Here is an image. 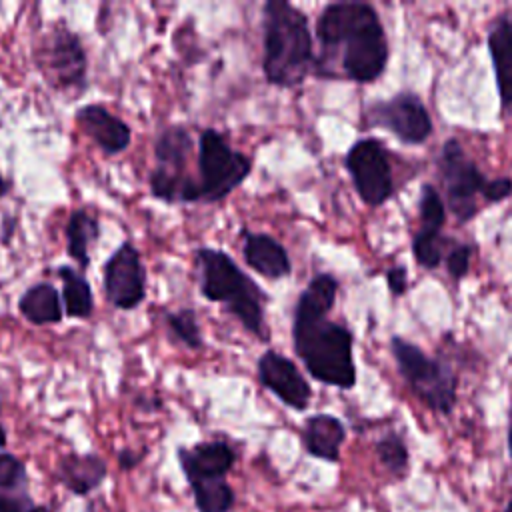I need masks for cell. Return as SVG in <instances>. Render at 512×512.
<instances>
[{
	"instance_id": "8fae6325",
	"label": "cell",
	"mask_w": 512,
	"mask_h": 512,
	"mask_svg": "<svg viewBox=\"0 0 512 512\" xmlns=\"http://www.w3.org/2000/svg\"><path fill=\"white\" fill-rule=\"evenodd\" d=\"M104 294L118 310H134L146 296V270L138 248L122 242L104 262Z\"/></svg>"
},
{
	"instance_id": "d4e9b609",
	"label": "cell",
	"mask_w": 512,
	"mask_h": 512,
	"mask_svg": "<svg viewBox=\"0 0 512 512\" xmlns=\"http://www.w3.org/2000/svg\"><path fill=\"white\" fill-rule=\"evenodd\" d=\"M376 456L382 466L394 474L404 476L408 470V448L398 434H386L376 442Z\"/></svg>"
},
{
	"instance_id": "6da1fadb",
	"label": "cell",
	"mask_w": 512,
	"mask_h": 512,
	"mask_svg": "<svg viewBox=\"0 0 512 512\" xmlns=\"http://www.w3.org/2000/svg\"><path fill=\"white\" fill-rule=\"evenodd\" d=\"M338 282L330 274H318L298 296L292 324V340L306 370L322 384L348 390L356 382L352 358V334L346 326L332 322Z\"/></svg>"
},
{
	"instance_id": "1f68e13d",
	"label": "cell",
	"mask_w": 512,
	"mask_h": 512,
	"mask_svg": "<svg viewBox=\"0 0 512 512\" xmlns=\"http://www.w3.org/2000/svg\"><path fill=\"white\" fill-rule=\"evenodd\" d=\"M386 278H388V286L394 294H404L406 292V288H408L406 268H390L386 272Z\"/></svg>"
},
{
	"instance_id": "9a60e30c",
	"label": "cell",
	"mask_w": 512,
	"mask_h": 512,
	"mask_svg": "<svg viewBox=\"0 0 512 512\" xmlns=\"http://www.w3.org/2000/svg\"><path fill=\"white\" fill-rule=\"evenodd\" d=\"M76 122L88 138L108 156L120 154L132 140L130 126L102 104H84L76 110Z\"/></svg>"
},
{
	"instance_id": "d590c367",
	"label": "cell",
	"mask_w": 512,
	"mask_h": 512,
	"mask_svg": "<svg viewBox=\"0 0 512 512\" xmlns=\"http://www.w3.org/2000/svg\"><path fill=\"white\" fill-rule=\"evenodd\" d=\"M28 512H52L48 506H44V504H34Z\"/></svg>"
},
{
	"instance_id": "e575fe53",
	"label": "cell",
	"mask_w": 512,
	"mask_h": 512,
	"mask_svg": "<svg viewBox=\"0 0 512 512\" xmlns=\"http://www.w3.org/2000/svg\"><path fill=\"white\" fill-rule=\"evenodd\" d=\"M8 442V434H6V428L0 424V448H4Z\"/></svg>"
},
{
	"instance_id": "83f0119b",
	"label": "cell",
	"mask_w": 512,
	"mask_h": 512,
	"mask_svg": "<svg viewBox=\"0 0 512 512\" xmlns=\"http://www.w3.org/2000/svg\"><path fill=\"white\" fill-rule=\"evenodd\" d=\"M26 484H28L26 464L10 452H0V492L26 490Z\"/></svg>"
},
{
	"instance_id": "e0dca14e",
	"label": "cell",
	"mask_w": 512,
	"mask_h": 512,
	"mask_svg": "<svg viewBox=\"0 0 512 512\" xmlns=\"http://www.w3.org/2000/svg\"><path fill=\"white\" fill-rule=\"evenodd\" d=\"M242 256L254 272L270 280L284 278L292 270L286 248L268 234L242 230Z\"/></svg>"
},
{
	"instance_id": "836d02e7",
	"label": "cell",
	"mask_w": 512,
	"mask_h": 512,
	"mask_svg": "<svg viewBox=\"0 0 512 512\" xmlns=\"http://www.w3.org/2000/svg\"><path fill=\"white\" fill-rule=\"evenodd\" d=\"M8 194V182L4 180V176H2V172H0V198H4Z\"/></svg>"
},
{
	"instance_id": "74e56055",
	"label": "cell",
	"mask_w": 512,
	"mask_h": 512,
	"mask_svg": "<svg viewBox=\"0 0 512 512\" xmlns=\"http://www.w3.org/2000/svg\"><path fill=\"white\" fill-rule=\"evenodd\" d=\"M504 512H512V498L508 500V504H506V508H504Z\"/></svg>"
},
{
	"instance_id": "4dcf8cb0",
	"label": "cell",
	"mask_w": 512,
	"mask_h": 512,
	"mask_svg": "<svg viewBox=\"0 0 512 512\" xmlns=\"http://www.w3.org/2000/svg\"><path fill=\"white\" fill-rule=\"evenodd\" d=\"M510 194H512V180L510 178H496V180H488L482 196L488 202H500V200L508 198Z\"/></svg>"
},
{
	"instance_id": "30bf717a",
	"label": "cell",
	"mask_w": 512,
	"mask_h": 512,
	"mask_svg": "<svg viewBox=\"0 0 512 512\" xmlns=\"http://www.w3.org/2000/svg\"><path fill=\"white\" fill-rule=\"evenodd\" d=\"M346 168L358 196L368 206L384 204L392 194L390 160L382 144L374 138L358 140L346 154Z\"/></svg>"
},
{
	"instance_id": "2e32d148",
	"label": "cell",
	"mask_w": 512,
	"mask_h": 512,
	"mask_svg": "<svg viewBox=\"0 0 512 512\" xmlns=\"http://www.w3.org/2000/svg\"><path fill=\"white\" fill-rule=\"evenodd\" d=\"M108 468L106 462L94 454H78V452H68L58 458L54 476L56 480L72 494L76 496H86L94 492L106 478Z\"/></svg>"
},
{
	"instance_id": "ac0fdd59",
	"label": "cell",
	"mask_w": 512,
	"mask_h": 512,
	"mask_svg": "<svg viewBox=\"0 0 512 512\" xmlns=\"http://www.w3.org/2000/svg\"><path fill=\"white\" fill-rule=\"evenodd\" d=\"M344 438V424L332 414H314L306 418L302 428V442L306 452L326 462L340 460V448Z\"/></svg>"
},
{
	"instance_id": "ffe728a7",
	"label": "cell",
	"mask_w": 512,
	"mask_h": 512,
	"mask_svg": "<svg viewBox=\"0 0 512 512\" xmlns=\"http://www.w3.org/2000/svg\"><path fill=\"white\" fill-rule=\"evenodd\" d=\"M20 314L36 326L58 324L62 320V304L58 290L48 282L32 284L18 300Z\"/></svg>"
},
{
	"instance_id": "484cf974",
	"label": "cell",
	"mask_w": 512,
	"mask_h": 512,
	"mask_svg": "<svg viewBox=\"0 0 512 512\" xmlns=\"http://www.w3.org/2000/svg\"><path fill=\"white\" fill-rule=\"evenodd\" d=\"M444 240L436 230H420L412 240V254L424 268H436L442 260Z\"/></svg>"
},
{
	"instance_id": "cb8c5ba5",
	"label": "cell",
	"mask_w": 512,
	"mask_h": 512,
	"mask_svg": "<svg viewBox=\"0 0 512 512\" xmlns=\"http://www.w3.org/2000/svg\"><path fill=\"white\" fill-rule=\"evenodd\" d=\"M166 326L174 334V338L190 350H200L204 346L202 328L198 324V316L192 308H182L178 312L166 314Z\"/></svg>"
},
{
	"instance_id": "f1b7e54d",
	"label": "cell",
	"mask_w": 512,
	"mask_h": 512,
	"mask_svg": "<svg viewBox=\"0 0 512 512\" xmlns=\"http://www.w3.org/2000/svg\"><path fill=\"white\" fill-rule=\"evenodd\" d=\"M470 246L466 244H458L454 246L450 252H448V258H446V266H448V272L452 278H464L468 268H470Z\"/></svg>"
},
{
	"instance_id": "4fadbf2b",
	"label": "cell",
	"mask_w": 512,
	"mask_h": 512,
	"mask_svg": "<svg viewBox=\"0 0 512 512\" xmlns=\"http://www.w3.org/2000/svg\"><path fill=\"white\" fill-rule=\"evenodd\" d=\"M256 372L260 384L276 398H280L286 406L294 410H304L310 404L312 388L290 358L274 350H266L258 358Z\"/></svg>"
},
{
	"instance_id": "3957f363",
	"label": "cell",
	"mask_w": 512,
	"mask_h": 512,
	"mask_svg": "<svg viewBox=\"0 0 512 512\" xmlns=\"http://www.w3.org/2000/svg\"><path fill=\"white\" fill-rule=\"evenodd\" d=\"M312 64V34L304 12L286 0H268L262 56L266 80L280 88H294L304 82Z\"/></svg>"
},
{
	"instance_id": "5b68a950",
	"label": "cell",
	"mask_w": 512,
	"mask_h": 512,
	"mask_svg": "<svg viewBox=\"0 0 512 512\" xmlns=\"http://www.w3.org/2000/svg\"><path fill=\"white\" fill-rule=\"evenodd\" d=\"M194 142L190 132L180 126H166L154 142L156 166L150 172V192L154 198L180 204V202H200L198 178L188 174V158L192 154Z\"/></svg>"
},
{
	"instance_id": "d6a6232c",
	"label": "cell",
	"mask_w": 512,
	"mask_h": 512,
	"mask_svg": "<svg viewBox=\"0 0 512 512\" xmlns=\"http://www.w3.org/2000/svg\"><path fill=\"white\" fill-rule=\"evenodd\" d=\"M142 458H144V452H136L132 448H122L118 452V466L122 470H132L142 462Z\"/></svg>"
},
{
	"instance_id": "7402d4cb",
	"label": "cell",
	"mask_w": 512,
	"mask_h": 512,
	"mask_svg": "<svg viewBox=\"0 0 512 512\" xmlns=\"http://www.w3.org/2000/svg\"><path fill=\"white\" fill-rule=\"evenodd\" d=\"M58 278L62 280L64 312L70 318H90L94 312V294L86 276L70 266H60Z\"/></svg>"
},
{
	"instance_id": "8992f818",
	"label": "cell",
	"mask_w": 512,
	"mask_h": 512,
	"mask_svg": "<svg viewBox=\"0 0 512 512\" xmlns=\"http://www.w3.org/2000/svg\"><path fill=\"white\" fill-rule=\"evenodd\" d=\"M252 172L250 156L234 150L226 138L206 128L198 138V186L200 202H220L236 190Z\"/></svg>"
},
{
	"instance_id": "9c48e42d",
	"label": "cell",
	"mask_w": 512,
	"mask_h": 512,
	"mask_svg": "<svg viewBox=\"0 0 512 512\" xmlns=\"http://www.w3.org/2000/svg\"><path fill=\"white\" fill-rule=\"evenodd\" d=\"M438 170L448 198V208L460 222L470 220L476 214V196L484 194L488 180L476 164L466 158L460 142L454 138L444 142Z\"/></svg>"
},
{
	"instance_id": "ba28073f",
	"label": "cell",
	"mask_w": 512,
	"mask_h": 512,
	"mask_svg": "<svg viewBox=\"0 0 512 512\" xmlns=\"http://www.w3.org/2000/svg\"><path fill=\"white\" fill-rule=\"evenodd\" d=\"M38 68L54 90L82 92L86 88L88 58L76 32L54 26L38 46Z\"/></svg>"
},
{
	"instance_id": "44dd1931",
	"label": "cell",
	"mask_w": 512,
	"mask_h": 512,
	"mask_svg": "<svg viewBox=\"0 0 512 512\" xmlns=\"http://www.w3.org/2000/svg\"><path fill=\"white\" fill-rule=\"evenodd\" d=\"M100 226L94 216L86 210H74L66 224V252L80 268H88L90 256L88 248L98 240Z\"/></svg>"
},
{
	"instance_id": "603a6c76",
	"label": "cell",
	"mask_w": 512,
	"mask_h": 512,
	"mask_svg": "<svg viewBox=\"0 0 512 512\" xmlns=\"http://www.w3.org/2000/svg\"><path fill=\"white\" fill-rule=\"evenodd\" d=\"M190 490L198 512H230L236 500V494L226 478L194 482L190 484Z\"/></svg>"
},
{
	"instance_id": "4316f807",
	"label": "cell",
	"mask_w": 512,
	"mask_h": 512,
	"mask_svg": "<svg viewBox=\"0 0 512 512\" xmlns=\"http://www.w3.org/2000/svg\"><path fill=\"white\" fill-rule=\"evenodd\" d=\"M418 212H420V222H422L424 230L440 232V228L446 220V206L434 186H430V184L422 186Z\"/></svg>"
},
{
	"instance_id": "8d00e7d4",
	"label": "cell",
	"mask_w": 512,
	"mask_h": 512,
	"mask_svg": "<svg viewBox=\"0 0 512 512\" xmlns=\"http://www.w3.org/2000/svg\"><path fill=\"white\" fill-rule=\"evenodd\" d=\"M508 450H510V458H512V420H510V428H508Z\"/></svg>"
},
{
	"instance_id": "f546056e",
	"label": "cell",
	"mask_w": 512,
	"mask_h": 512,
	"mask_svg": "<svg viewBox=\"0 0 512 512\" xmlns=\"http://www.w3.org/2000/svg\"><path fill=\"white\" fill-rule=\"evenodd\" d=\"M34 506L26 490L0 492V512H28Z\"/></svg>"
},
{
	"instance_id": "52a82bcc",
	"label": "cell",
	"mask_w": 512,
	"mask_h": 512,
	"mask_svg": "<svg viewBox=\"0 0 512 512\" xmlns=\"http://www.w3.org/2000/svg\"><path fill=\"white\" fill-rule=\"evenodd\" d=\"M392 354L398 364L400 374L410 384L414 394L432 410L440 414H450L456 402V378L452 370L426 356L418 346L394 336Z\"/></svg>"
},
{
	"instance_id": "277c9868",
	"label": "cell",
	"mask_w": 512,
	"mask_h": 512,
	"mask_svg": "<svg viewBox=\"0 0 512 512\" xmlns=\"http://www.w3.org/2000/svg\"><path fill=\"white\" fill-rule=\"evenodd\" d=\"M196 268L202 296L210 302L226 304V308L242 322L248 332L266 342V294L260 290V286L250 276H246L224 250H196Z\"/></svg>"
},
{
	"instance_id": "7c38bea8",
	"label": "cell",
	"mask_w": 512,
	"mask_h": 512,
	"mask_svg": "<svg viewBox=\"0 0 512 512\" xmlns=\"http://www.w3.org/2000/svg\"><path fill=\"white\" fill-rule=\"evenodd\" d=\"M374 124L384 126L406 144H420L432 132V120L416 94L402 92L386 102H376L370 112Z\"/></svg>"
},
{
	"instance_id": "d6986e66",
	"label": "cell",
	"mask_w": 512,
	"mask_h": 512,
	"mask_svg": "<svg viewBox=\"0 0 512 512\" xmlns=\"http://www.w3.org/2000/svg\"><path fill=\"white\" fill-rule=\"evenodd\" d=\"M488 50L504 106L512 104V14H502L488 34Z\"/></svg>"
},
{
	"instance_id": "7a4b0ae2",
	"label": "cell",
	"mask_w": 512,
	"mask_h": 512,
	"mask_svg": "<svg viewBox=\"0 0 512 512\" xmlns=\"http://www.w3.org/2000/svg\"><path fill=\"white\" fill-rule=\"evenodd\" d=\"M324 54L340 50V70L354 82H374L386 68L388 42L376 10L366 2L328 4L316 22Z\"/></svg>"
},
{
	"instance_id": "5bb4252c",
	"label": "cell",
	"mask_w": 512,
	"mask_h": 512,
	"mask_svg": "<svg viewBox=\"0 0 512 512\" xmlns=\"http://www.w3.org/2000/svg\"><path fill=\"white\" fill-rule=\"evenodd\" d=\"M176 456L188 486L202 480L226 478V474L232 470L236 462V454L232 446L222 440L196 442L190 448L178 446Z\"/></svg>"
}]
</instances>
